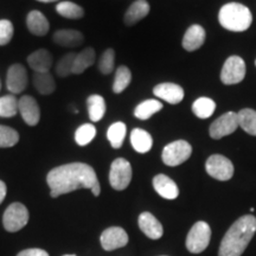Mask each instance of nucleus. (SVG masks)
<instances>
[{
  "instance_id": "nucleus-13",
  "label": "nucleus",
  "mask_w": 256,
  "mask_h": 256,
  "mask_svg": "<svg viewBox=\"0 0 256 256\" xmlns=\"http://www.w3.org/2000/svg\"><path fill=\"white\" fill-rule=\"evenodd\" d=\"M18 112L28 126H36L40 119V110L37 101L30 95L22 96L18 100Z\"/></svg>"
},
{
  "instance_id": "nucleus-27",
  "label": "nucleus",
  "mask_w": 256,
  "mask_h": 256,
  "mask_svg": "<svg viewBox=\"0 0 256 256\" xmlns=\"http://www.w3.org/2000/svg\"><path fill=\"white\" fill-rule=\"evenodd\" d=\"M238 126L246 133L256 136V110L250 108H244L238 113Z\"/></svg>"
},
{
  "instance_id": "nucleus-26",
  "label": "nucleus",
  "mask_w": 256,
  "mask_h": 256,
  "mask_svg": "<svg viewBox=\"0 0 256 256\" xmlns=\"http://www.w3.org/2000/svg\"><path fill=\"white\" fill-rule=\"evenodd\" d=\"M89 119L98 122L106 114V101L101 95H90L87 100Z\"/></svg>"
},
{
  "instance_id": "nucleus-12",
  "label": "nucleus",
  "mask_w": 256,
  "mask_h": 256,
  "mask_svg": "<svg viewBox=\"0 0 256 256\" xmlns=\"http://www.w3.org/2000/svg\"><path fill=\"white\" fill-rule=\"evenodd\" d=\"M28 87V72L24 66L22 64H14L10 66L8 76H6V88L12 94H19L24 92Z\"/></svg>"
},
{
  "instance_id": "nucleus-33",
  "label": "nucleus",
  "mask_w": 256,
  "mask_h": 256,
  "mask_svg": "<svg viewBox=\"0 0 256 256\" xmlns=\"http://www.w3.org/2000/svg\"><path fill=\"white\" fill-rule=\"evenodd\" d=\"M18 113V100L14 94L0 98V116L12 118Z\"/></svg>"
},
{
  "instance_id": "nucleus-9",
  "label": "nucleus",
  "mask_w": 256,
  "mask_h": 256,
  "mask_svg": "<svg viewBox=\"0 0 256 256\" xmlns=\"http://www.w3.org/2000/svg\"><path fill=\"white\" fill-rule=\"evenodd\" d=\"M246 76V64L241 57L230 56L224 62V66L220 72V81L224 84H238L242 82Z\"/></svg>"
},
{
  "instance_id": "nucleus-41",
  "label": "nucleus",
  "mask_w": 256,
  "mask_h": 256,
  "mask_svg": "<svg viewBox=\"0 0 256 256\" xmlns=\"http://www.w3.org/2000/svg\"><path fill=\"white\" fill-rule=\"evenodd\" d=\"M63 256H76V255H63Z\"/></svg>"
},
{
  "instance_id": "nucleus-43",
  "label": "nucleus",
  "mask_w": 256,
  "mask_h": 256,
  "mask_svg": "<svg viewBox=\"0 0 256 256\" xmlns=\"http://www.w3.org/2000/svg\"><path fill=\"white\" fill-rule=\"evenodd\" d=\"M255 66H256V60H255Z\"/></svg>"
},
{
  "instance_id": "nucleus-25",
  "label": "nucleus",
  "mask_w": 256,
  "mask_h": 256,
  "mask_svg": "<svg viewBox=\"0 0 256 256\" xmlns=\"http://www.w3.org/2000/svg\"><path fill=\"white\" fill-rule=\"evenodd\" d=\"M162 110V104L158 100L151 98L139 104L134 110V116L139 120H147Z\"/></svg>"
},
{
  "instance_id": "nucleus-1",
  "label": "nucleus",
  "mask_w": 256,
  "mask_h": 256,
  "mask_svg": "<svg viewBox=\"0 0 256 256\" xmlns=\"http://www.w3.org/2000/svg\"><path fill=\"white\" fill-rule=\"evenodd\" d=\"M46 182L50 186V196L52 198L80 188L92 190L98 184L95 170L84 162H72L52 168L46 176Z\"/></svg>"
},
{
  "instance_id": "nucleus-36",
  "label": "nucleus",
  "mask_w": 256,
  "mask_h": 256,
  "mask_svg": "<svg viewBox=\"0 0 256 256\" xmlns=\"http://www.w3.org/2000/svg\"><path fill=\"white\" fill-rule=\"evenodd\" d=\"M115 63V51L113 49H107L102 54L98 62V69L104 75H108L113 72Z\"/></svg>"
},
{
  "instance_id": "nucleus-8",
  "label": "nucleus",
  "mask_w": 256,
  "mask_h": 256,
  "mask_svg": "<svg viewBox=\"0 0 256 256\" xmlns=\"http://www.w3.org/2000/svg\"><path fill=\"white\" fill-rule=\"evenodd\" d=\"M206 170L210 177L217 180L226 182L232 178L234 165L226 156L220 154H214L208 158Z\"/></svg>"
},
{
  "instance_id": "nucleus-23",
  "label": "nucleus",
  "mask_w": 256,
  "mask_h": 256,
  "mask_svg": "<svg viewBox=\"0 0 256 256\" xmlns=\"http://www.w3.org/2000/svg\"><path fill=\"white\" fill-rule=\"evenodd\" d=\"M34 87L42 95H50L55 92L56 83L50 72H34L32 76Z\"/></svg>"
},
{
  "instance_id": "nucleus-42",
  "label": "nucleus",
  "mask_w": 256,
  "mask_h": 256,
  "mask_svg": "<svg viewBox=\"0 0 256 256\" xmlns=\"http://www.w3.org/2000/svg\"><path fill=\"white\" fill-rule=\"evenodd\" d=\"M0 89H2V82H0Z\"/></svg>"
},
{
  "instance_id": "nucleus-29",
  "label": "nucleus",
  "mask_w": 256,
  "mask_h": 256,
  "mask_svg": "<svg viewBox=\"0 0 256 256\" xmlns=\"http://www.w3.org/2000/svg\"><path fill=\"white\" fill-rule=\"evenodd\" d=\"M127 127L124 122H115L110 126L107 130V139L110 142V145L113 148H120L122 146L124 142V138H126Z\"/></svg>"
},
{
  "instance_id": "nucleus-40",
  "label": "nucleus",
  "mask_w": 256,
  "mask_h": 256,
  "mask_svg": "<svg viewBox=\"0 0 256 256\" xmlns=\"http://www.w3.org/2000/svg\"><path fill=\"white\" fill-rule=\"evenodd\" d=\"M37 2H57V0H37Z\"/></svg>"
},
{
  "instance_id": "nucleus-14",
  "label": "nucleus",
  "mask_w": 256,
  "mask_h": 256,
  "mask_svg": "<svg viewBox=\"0 0 256 256\" xmlns=\"http://www.w3.org/2000/svg\"><path fill=\"white\" fill-rule=\"evenodd\" d=\"M153 94L160 100L166 101L168 104H177L183 101L184 89L179 84H176V83H160L153 89Z\"/></svg>"
},
{
  "instance_id": "nucleus-24",
  "label": "nucleus",
  "mask_w": 256,
  "mask_h": 256,
  "mask_svg": "<svg viewBox=\"0 0 256 256\" xmlns=\"http://www.w3.org/2000/svg\"><path fill=\"white\" fill-rule=\"evenodd\" d=\"M95 62V50L92 48H86L81 52L76 54L75 60L72 66V74L80 75L94 64Z\"/></svg>"
},
{
  "instance_id": "nucleus-20",
  "label": "nucleus",
  "mask_w": 256,
  "mask_h": 256,
  "mask_svg": "<svg viewBox=\"0 0 256 256\" xmlns=\"http://www.w3.org/2000/svg\"><path fill=\"white\" fill-rule=\"evenodd\" d=\"M54 42L63 48H76L84 40L82 32L78 30H58L54 34Z\"/></svg>"
},
{
  "instance_id": "nucleus-35",
  "label": "nucleus",
  "mask_w": 256,
  "mask_h": 256,
  "mask_svg": "<svg viewBox=\"0 0 256 256\" xmlns=\"http://www.w3.org/2000/svg\"><path fill=\"white\" fill-rule=\"evenodd\" d=\"M75 57V52H69L66 54V55H64L62 58L58 60V63H57L56 66V72L60 78H68L69 75H72Z\"/></svg>"
},
{
  "instance_id": "nucleus-3",
  "label": "nucleus",
  "mask_w": 256,
  "mask_h": 256,
  "mask_svg": "<svg viewBox=\"0 0 256 256\" xmlns=\"http://www.w3.org/2000/svg\"><path fill=\"white\" fill-rule=\"evenodd\" d=\"M218 20L226 30L243 32L250 28L252 16L247 6L238 4V2H229L220 10Z\"/></svg>"
},
{
  "instance_id": "nucleus-37",
  "label": "nucleus",
  "mask_w": 256,
  "mask_h": 256,
  "mask_svg": "<svg viewBox=\"0 0 256 256\" xmlns=\"http://www.w3.org/2000/svg\"><path fill=\"white\" fill-rule=\"evenodd\" d=\"M14 24L8 19L0 20V46H6L14 37Z\"/></svg>"
},
{
  "instance_id": "nucleus-10",
  "label": "nucleus",
  "mask_w": 256,
  "mask_h": 256,
  "mask_svg": "<svg viewBox=\"0 0 256 256\" xmlns=\"http://www.w3.org/2000/svg\"><path fill=\"white\" fill-rule=\"evenodd\" d=\"M238 114L234 112H228V113L220 115L218 119H216L211 124L209 128L210 136L212 139H222L223 136L232 134L238 130Z\"/></svg>"
},
{
  "instance_id": "nucleus-2",
  "label": "nucleus",
  "mask_w": 256,
  "mask_h": 256,
  "mask_svg": "<svg viewBox=\"0 0 256 256\" xmlns=\"http://www.w3.org/2000/svg\"><path fill=\"white\" fill-rule=\"evenodd\" d=\"M256 232V217L244 215L232 223L220 242L218 256H241Z\"/></svg>"
},
{
  "instance_id": "nucleus-39",
  "label": "nucleus",
  "mask_w": 256,
  "mask_h": 256,
  "mask_svg": "<svg viewBox=\"0 0 256 256\" xmlns=\"http://www.w3.org/2000/svg\"><path fill=\"white\" fill-rule=\"evenodd\" d=\"M6 192H8V188H6V184L2 180H0V204L2 203L6 197Z\"/></svg>"
},
{
  "instance_id": "nucleus-32",
  "label": "nucleus",
  "mask_w": 256,
  "mask_h": 256,
  "mask_svg": "<svg viewBox=\"0 0 256 256\" xmlns=\"http://www.w3.org/2000/svg\"><path fill=\"white\" fill-rule=\"evenodd\" d=\"M96 136V127L92 124H84L76 130L75 142L78 146H87Z\"/></svg>"
},
{
  "instance_id": "nucleus-31",
  "label": "nucleus",
  "mask_w": 256,
  "mask_h": 256,
  "mask_svg": "<svg viewBox=\"0 0 256 256\" xmlns=\"http://www.w3.org/2000/svg\"><path fill=\"white\" fill-rule=\"evenodd\" d=\"M130 81H132V72H130V70L124 66H119L116 69V72H115L113 92H116V94H120L130 86Z\"/></svg>"
},
{
  "instance_id": "nucleus-17",
  "label": "nucleus",
  "mask_w": 256,
  "mask_h": 256,
  "mask_svg": "<svg viewBox=\"0 0 256 256\" xmlns=\"http://www.w3.org/2000/svg\"><path fill=\"white\" fill-rule=\"evenodd\" d=\"M28 63L34 72H49L54 63L52 55L46 49L36 50L28 57Z\"/></svg>"
},
{
  "instance_id": "nucleus-6",
  "label": "nucleus",
  "mask_w": 256,
  "mask_h": 256,
  "mask_svg": "<svg viewBox=\"0 0 256 256\" xmlns=\"http://www.w3.org/2000/svg\"><path fill=\"white\" fill-rule=\"evenodd\" d=\"M192 154V147L185 140H177L168 145H166L162 150V159L165 165L178 166L190 158Z\"/></svg>"
},
{
  "instance_id": "nucleus-15",
  "label": "nucleus",
  "mask_w": 256,
  "mask_h": 256,
  "mask_svg": "<svg viewBox=\"0 0 256 256\" xmlns=\"http://www.w3.org/2000/svg\"><path fill=\"white\" fill-rule=\"evenodd\" d=\"M138 223H139L140 230L151 240H159L162 236V234H164L162 223L151 212H147V211L142 212L139 216Z\"/></svg>"
},
{
  "instance_id": "nucleus-16",
  "label": "nucleus",
  "mask_w": 256,
  "mask_h": 256,
  "mask_svg": "<svg viewBox=\"0 0 256 256\" xmlns=\"http://www.w3.org/2000/svg\"><path fill=\"white\" fill-rule=\"evenodd\" d=\"M153 188L165 200H176L179 194L177 184L165 174H158L153 178Z\"/></svg>"
},
{
  "instance_id": "nucleus-18",
  "label": "nucleus",
  "mask_w": 256,
  "mask_h": 256,
  "mask_svg": "<svg viewBox=\"0 0 256 256\" xmlns=\"http://www.w3.org/2000/svg\"><path fill=\"white\" fill-rule=\"evenodd\" d=\"M206 42V30L200 25H191L185 32L183 48L186 51H194L203 46Z\"/></svg>"
},
{
  "instance_id": "nucleus-11",
  "label": "nucleus",
  "mask_w": 256,
  "mask_h": 256,
  "mask_svg": "<svg viewBox=\"0 0 256 256\" xmlns=\"http://www.w3.org/2000/svg\"><path fill=\"white\" fill-rule=\"evenodd\" d=\"M100 241L104 250L112 252L124 247L128 243V235L120 226H110L101 234Z\"/></svg>"
},
{
  "instance_id": "nucleus-38",
  "label": "nucleus",
  "mask_w": 256,
  "mask_h": 256,
  "mask_svg": "<svg viewBox=\"0 0 256 256\" xmlns=\"http://www.w3.org/2000/svg\"><path fill=\"white\" fill-rule=\"evenodd\" d=\"M17 256H49V254L43 249L38 248H31V249H25V250L20 252Z\"/></svg>"
},
{
  "instance_id": "nucleus-34",
  "label": "nucleus",
  "mask_w": 256,
  "mask_h": 256,
  "mask_svg": "<svg viewBox=\"0 0 256 256\" xmlns=\"http://www.w3.org/2000/svg\"><path fill=\"white\" fill-rule=\"evenodd\" d=\"M19 142V133L14 128L8 126H0V147L8 148L14 146Z\"/></svg>"
},
{
  "instance_id": "nucleus-21",
  "label": "nucleus",
  "mask_w": 256,
  "mask_h": 256,
  "mask_svg": "<svg viewBox=\"0 0 256 256\" xmlns=\"http://www.w3.org/2000/svg\"><path fill=\"white\" fill-rule=\"evenodd\" d=\"M150 14V4L146 0H136L128 8L124 14V24L130 26L146 17Z\"/></svg>"
},
{
  "instance_id": "nucleus-4",
  "label": "nucleus",
  "mask_w": 256,
  "mask_h": 256,
  "mask_svg": "<svg viewBox=\"0 0 256 256\" xmlns=\"http://www.w3.org/2000/svg\"><path fill=\"white\" fill-rule=\"evenodd\" d=\"M211 238L210 226L204 220L194 223L186 238V248L192 254H200L208 248Z\"/></svg>"
},
{
  "instance_id": "nucleus-28",
  "label": "nucleus",
  "mask_w": 256,
  "mask_h": 256,
  "mask_svg": "<svg viewBox=\"0 0 256 256\" xmlns=\"http://www.w3.org/2000/svg\"><path fill=\"white\" fill-rule=\"evenodd\" d=\"M216 110L215 101L209 98H200L192 104V112L200 119H208Z\"/></svg>"
},
{
  "instance_id": "nucleus-5",
  "label": "nucleus",
  "mask_w": 256,
  "mask_h": 256,
  "mask_svg": "<svg viewBox=\"0 0 256 256\" xmlns=\"http://www.w3.org/2000/svg\"><path fill=\"white\" fill-rule=\"evenodd\" d=\"M132 166L130 162L124 158L115 159L110 165V186L116 191H122L127 188L132 180Z\"/></svg>"
},
{
  "instance_id": "nucleus-30",
  "label": "nucleus",
  "mask_w": 256,
  "mask_h": 256,
  "mask_svg": "<svg viewBox=\"0 0 256 256\" xmlns=\"http://www.w3.org/2000/svg\"><path fill=\"white\" fill-rule=\"evenodd\" d=\"M56 11L60 16L68 19H80L84 16V11L81 6L72 2H58L56 6Z\"/></svg>"
},
{
  "instance_id": "nucleus-19",
  "label": "nucleus",
  "mask_w": 256,
  "mask_h": 256,
  "mask_svg": "<svg viewBox=\"0 0 256 256\" xmlns=\"http://www.w3.org/2000/svg\"><path fill=\"white\" fill-rule=\"evenodd\" d=\"M26 25L28 31L31 32L32 34L34 36H44L49 32L50 25H49V20H48L46 16H44L42 12L37 11H31L30 14H28L26 18Z\"/></svg>"
},
{
  "instance_id": "nucleus-22",
  "label": "nucleus",
  "mask_w": 256,
  "mask_h": 256,
  "mask_svg": "<svg viewBox=\"0 0 256 256\" xmlns=\"http://www.w3.org/2000/svg\"><path fill=\"white\" fill-rule=\"evenodd\" d=\"M130 144L138 153H147L153 146L151 134L142 128H136L130 133Z\"/></svg>"
},
{
  "instance_id": "nucleus-7",
  "label": "nucleus",
  "mask_w": 256,
  "mask_h": 256,
  "mask_svg": "<svg viewBox=\"0 0 256 256\" xmlns=\"http://www.w3.org/2000/svg\"><path fill=\"white\" fill-rule=\"evenodd\" d=\"M28 222V210L22 203H12L5 210L2 216L4 228L10 232H19L26 226Z\"/></svg>"
}]
</instances>
